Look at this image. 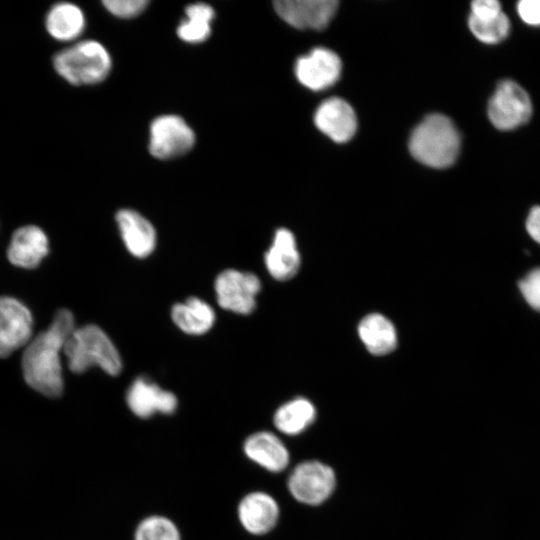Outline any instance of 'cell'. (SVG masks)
<instances>
[{
    "mask_svg": "<svg viewBox=\"0 0 540 540\" xmlns=\"http://www.w3.org/2000/svg\"><path fill=\"white\" fill-rule=\"evenodd\" d=\"M71 311L61 309L50 326L25 346L21 365L26 383L47 397H58L63 391L61 353L75 329Z\"/></svg>",
    "mask_w": 540,
    "mask_h": 540,
    "instance_id": "obj_1",
    "label": "cell"
},
{
    "mask_svg": "<svg viewBox=\"0 0 540 540\" xmlns=\"http://www.w3.org/2000/svg\"><path fill=\"white\" fill-rule=\"evenodd\" d=\"M63 354L70 371L83 373L93 366L111 376L122 370L120 353L109 336L97 325L75 328L68 337Z\"/></svg>",
    "mask_w": 540,
    "mask_h": 540,
    "instance_id": "obj_2",
    "label": "cell"
},
{
    "mask_svg": "<svg viewBox=\"0 0 540 540\" xmlns=\"http://www.w3.org/2000/svg\"><path fill=\"white\" fill-rule=\"evenodd\" d=\"M412 156L434 168H445L456 160L460 150V135L445 115L427 116L412 132L409 140Z\"/></svg>",
    "mask_w": 540,
    "mask_h": 540,
    "instance_id": "obj_3",
    "label": "cell"
},
{
    "mask_svg": "<svg viewBox=\"0 0 540 540\" xmlns=\"http://www.w3.org/2000/svg\"><path fill=\"white\" fill-rule=\"evenodd\" d=\"M56 72L73 85H93L109 75L112 59L96 40H83L61 50L53 58Z\"/></svg>",
    "mask_w": 540,
    "mask_h": 540,
    "instance_id": "obj_4",
    "label": "cell"
},
{
    "mask_svg": "<svg viewBox=\"0 0 540 540\" xmlns=\"http://www.w3.org/2000/svg\"><path fill=\"white\" fill-rule=\"evenodd\" d=\"M532 101L526 90L514 80L498 83L488 103V117L499 130H514L529 121Z\"/></svg>",
    "mask_w": 540,
    "mask_h": 540,
    "instance_id": "obj_5",
    "label": "cell"
},
{
    "mask_svg": "<svg viewBox=\"0 0 540 540\" xmlns=\"http://www.w3.org/2000/svg\"><path fill=\"white\" fill-rule=\"evenodd\" d=\"M214 290L218 305L222 309L249 315L256 308V297L261 290V281L252 272L231 268L217 275Z\"/></svg>",
    "mask_w": 540,
    "mask_h": 540,
    "instance_id": "obj_6",
    "label": "cell"
},
{
    "mask_svg": "<svg viewBox=\"0 0 540 540\" xmlns=\"http://www.w3.org/2000/svg\"><path fill=\"white\" fill-rule=\"evenodd\" d=\"M287 486L298 502L320 505L333 493L336 477L330 466L314 460L304 461L291 471Z\"/></svg>",
    "mask_w": 540,
    "mask_h": 540,
    "instance_id": "obj_7",
    "label": "cell"
},
{
    "mask_svg": "<svg viewBox=\"0 0 540 540\" xmlns=\"http://www.w3.org/2000/svg\"><path fill=\"white\" fill-rule=\"evenodd\" d=\"M195 143V134L186 121L177 115H162L150 126L149 152L158 159H170L188 152Z\"/></svg>",
    "mask_w": 540,
    "mask_h": 540,
    "instance_id": "obj_8",
    "label": "cell"
},
{
    "mask_svg": "<svg viewBox=\"0 0 540 540\" xmlns=\"http://www.w3.org/2000/svg\"><path fill=\"white\" fill-rule=\"evenodd\" d=\"M33 316L29 308L11 296H0V358L11 355L32 339Z\"/></svg>",
    "mask_w": 540,
    "mask_h": 540,
    "instance_id": "obj_9",
    "label": "cell"
},
{
    "mask_svg": "<svg viewBox=\"0 0 540 540\" xmlns=\"http://www.w3.org/2000/svg\"><path fill=\"white\" fill-rule=\"evenodd\" d=\"M129 410L137 417L146 419L157 413L173 414L178 407L176 395L163 389L146 376L137 377L126 392Z\"/></svg>",
    "mask_w": 540,
    "mask_h": 540,
    "instance_id": "obj_10",
    "label": "cell"
},
{
    "mask_svg": "<svg viewBox=\"0 0 540 540\" xmlns=\"http://www.w3.org/2000/svg\"><path fill=\"white\" fill-rule=\"evenodd\" d=\"M335 0H278L276 13L289 25L298 29L325 28L337 10Z\"/></svg>",
    "mask_w": 540,
    "mask_h": 540,
    "instance_id": "obj_11",
    "label": "cell"
},
{
    "mask_svg": "<svg viewBox=\"0 0 540 540\" xmlns=\"http://www.w3.org/2000/svg\"><path fill=\"white\" fill-rule=\"evenodd\" d=\"M280 508L270 494L253 491L239 501L237 517L243 529L251 535L261 536L272 531L279 520Z\"/></svg>",
    "mask_w": 540,
    "mask_h": 540,
    "instance_id": "obj_12",
    "label": "cell"
},
{
    "mask_svg": "<svg viewBox=\"0 0 540 540\" xmlns=\"http://www.w3.org/2000/svg\"><path fill=\"white\" fill-rule=\"evenodd\" d=\"M341 73V61L336 53L326 48H315L300 57L295 66L298 80L312 90H322L334 84Z\"/></svg>",
    "mask_w": 540,
    "mask_h": 540,
    "instance_id": "obj_13",
    "label": "cell"
},
{
    "mask_svg": "<svg viewBox=\"0 0 540 540\" xmlns=\"http://www.w3.org/2000/svg\"><path fill=\"white\" fill-rule=\"evenodd\" d=\"M243 453L247 459L261 468L279 473L290 462V454L282 440L273 432L257 431L243 442Z\"/></svg>",
    "mask_w": 540,
    "mask_h": 540,
    "instance_id": "obj_14",
    "label": "cell"
},
{
    "mask_svg": "<svg viewBox=\"0 0 540 540\" xmlns=\"http://www.w3.org/2000/svg\"><path fill=\"white\" fill-rule=\"evenodd\" d=\"M115 218L123 243L132 256L146 258L153 253L157 235L148 219L132 209L119 210Z\"/></svg>",
    "mask_w": 540,
    "mask_h": 540,
    "instance_id": "obj_15",
    "label": "cell"
},
{
    "mask_svg": "<svg viewBox=\"0 0 540 540\" xmlns=\"http://www.w3.org/2000/svg\"><path fill=\"white\" fill-rule=\"evenodd\" d=\"M49 252L45 232L36 225H26L14 231L7 248V258L14 266L33 269Z\"/></svg>",
    "mask_w": 540,
    "mask_h": 540,
    "instance_id": "obj_16",
    "label": "cell"
},
{
    "mask_svg": "<svg viewBox=\"0 0 540 540\" xmlns=\"http://www.w3.org/2000/svg\"><path fill=\"white\" fill-rule=\"evenodd\" d=\"M317 128L335 142L351 139L357 128L353 108L343 99L333 97L320 104L314 116Z\"/></svg>",
    "mask_w": 540,
    "mask_h": 540,
    "instance_id": "obj_17",
    "label": "cell"
},
{
    "mask_svg": "<svg viewBox=\"0 0 540 540\" xmlns=\"http://www.w3.org/2000/svg\"><path fill=\"white\" fill-rule=\"evenodd\" d=\"M268 273L278 281L293 278L300 267V254L293 233L285 228L275 232L273 242L264 255Z\"/></svg>",
    "mask_w": 540,
    "mask_h": 540,
    "instance_id": "obj_18",
    "label": "cell"
},
{
    "mask_svg": "<svg viewBox=\"0 0 540 540\" xmlns=\"http://www.w3.org/2000/svg\"><path fill=\"white\" fill-rule=\"evenodd\" d=\"M173 323L188 335H203L214 325V309L201 298L191 296L183 302L175 303L171 308Z\"/></svg>",
    "mask_w": 540,
    "mask_h": 540,
    "instance_id": "obj_19",
    "label": "cell"
},
{
    "mask_svg": "<svg viewBox=\"0 0 540 540\" xmlns=\"http://www.w3.org/2000/svg\"><path fill=\"white\" fill-rule=\"evenodd\" d=\"M85 16L77 5L70 2L55 4L48 11L45 27L48 34L58 41H73L85 28Z\"/></svg>",
    "mask_w": 540,
    "mask_h": 540,
    "instance_id": "obj_20",
    "label": "cell"
},
{
    "mask_svg": "<svg viewBox=\"0 0 540 540\" xmlns=\"http://www.w3.org/2000/svg\"><path fill=\"white\" fill-rule=\"evenodd\" d=\"M358 333L367 350L376 356L386 355L397 346L395 327L381 314L365 316L359 323Z\"/></svg>",
    "mask_w": 540,
    "mask_h": 540,
    "instance_id": "obj_21",
    "label": "cell"
},
{
    "mask_svg": "<svg viewBox=\"0 0 540 540\" xmlns=\"http://www.w3.org/2000/svg\"><path fill=\"white\" fill-rule=\"evenodd\" d=\"M316 409L312 402L297 397L282 404L274 413L273 423L276 429L289 436L304 432L315 420Z\"/></svg>",
    "mask_w": 540,
    "mask_h": 540,
    "instance_id": "obj_22",
    "label": "cell"
},
{
    "mask_svg": "<svg viewBox=\"0 0 540 540\" xmlns=\"http://www.w3.org/2000/svg\"><path fill=\"white\" fill-rule=\"evenodd\" d=\"M187 19L177 28L179 38L188 43L205 41L211 33L213 8L206 3H194L186 7Z\"/></svg>",
    "mask_w": 540,
    "mask_h": 540,
    "instance_id": "obj_23",
    "label": "cell"
},
{
    "mask_svg": "<svg viewBox=\"0 0 540 540\" xmlns=\"http://www.w3.org/2000/svg\"><path fill=\"white\" fill-rule=\"evenodd\" d=\"M134 540H182L178 526L163 515L142 519L134 532Z\"/></svg>",
    "mask_w": 540,
    "mask_h": 540,
    "instance_id": "obj_24",
    "label": "cell"
},
{
    "mask_svg": "<svg viewBox=\"0 0 540 540\" xmlns=\"http://www.w3.org/2000/svg\"><path fill=\"white\" fill-rule=\"evenodd\" d=\"M468 26L472 34L486 44H497L503 41L511 29L510 20L504 12L486 20L469 16Z\"/></svg>",
    "mask_w": 540,
    "mask_h": 540,
    "instance_id": "obj_25",
    "label": "cell"
},
{
    "mask_svg": "<svg viewBox=\"0 0 540 540\" xmlns=\"http://www.w3.org/2000/svg\"><path fill=\"white\" fill-rule=\"evenodd\" d=\"M149 4L148 0H105L104 7L119 18H133L140 15Z\"/></svg>",
    "mask_w": 540,
    "mask_h": 540,
    "instance_id": "obj_26",
    "label": "cell"
},
{
    "mask_svg": "<svg viewBox=\"0 0 540 540\" xmlns=\"http://www.w3.org/2000/svg\"><path fill=\"white\" fill-rule=\"evenodd\" d=\"M519 289L526 302L540 311V268L531 270L519 282Z\"/></svg>",
    "mask_w": 540,
    "mask_h": 540,
    "instance_id": "obj_27",
    "label": "cell"
},
{
    "mask_svg": "<svg viewBox=\"0 0 540 540\" xmlns=\"http://www.w3.org/2000/svg\"><path fill=\"white\" fill-rule=\"evenodd\" d=\"M516 11L521 20L530 26H540V0H521Z\"/></svg>",
    "mask_w": 540,
    "mask_h": 540,
    "instance_id": "obj_28",
    "label": "cell"
},
{
    "mask_svg": "<svg viewBox=\"0 0 540 540\" xmlns=\"http://www.w3.org/2000/svg\"><path fill=\"white\" fill-rule=\"evenodd\" d=\"M501 5L496 0H475L471 3L470 16L486 20L494 18L502 13Z\"/></svg>",
    "mask_w": 540,
    "mask_h": 540,
    "instance_id": "obj_29",
    "label": "cell"
},
{
    "mask_svg": "<svg viewBox=\"0 0 540 540\" xmlns=\"http://www.w3.org/2000/svg\"><path fill=\"white\" fill-rule=\"evenodd\" d=\"M526 230L531 238L540 244V206H534L526 219Z\"/></svg>",
    "mask_w": 540,
    "mask_h": 540,
    "instance_id": "obj_30",
    "label": "cell"
}]
</instances>
